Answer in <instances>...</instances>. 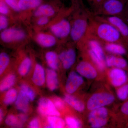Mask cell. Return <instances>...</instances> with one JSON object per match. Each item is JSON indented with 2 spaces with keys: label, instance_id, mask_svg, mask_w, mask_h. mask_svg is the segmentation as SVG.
<instances>
[{
  "label": "cell",
  "instance_id": "f35d334b",
  "mask_svg": "<svg viewBox=\"0 0 128 128\" xmlns=\"http://www.w3.org/2000/svg\"><path fill=\"white\" fill-rule=\"evenodd\" d=\"M54 104L57 109H62L64 107V102L59 98H56L54 100Z\"/></svg>",
  "mask_w": 128,
  "mask_h": 128
},
{
  "label": "cell",
  "instance_id": "9c48e42d",
  "mask_svg": "<svg viewBox=\"0 0 128 128\" xmlns=\"http://www.w3.org/2000/svg\"><path fill=\"white\" fill-rule=\"evenodd\" d=\"M38 111L44 116H59L60 113L52 101L48 98H41L38 103Z\"/></svg>",
  "mask_w": 128,
  "mask_h": 128
},
{
  "label": "cell",
  "instance_id": "f546056e",
  "mask_svg": "<svg viewBox=\"0 0 128 128\" xmlns=\"http://www.w3.org/2000/svg\"><path fill=\"white\" fill-rule=\"evenodd\" d=\"M118 98L121 100H125L128 98V80L125 84L120 86L117 92Z\"/></svg>",
  "mask_w": 128,
  "mask_h": 128
},
{
  "label": "cell",
  "instance_id": "8992f818",
  "mask_svg": "<svg viewBox=\"0 0 128 128\" xmlns=\"http://www.w3.org/2000/svg\"><path fill=\"white\" fill-rule=\"evenodd\" d=\"M88 116L92 128H99L105 126L107 122L108 112L105 108L102 107L91 110Z\"/></svg>",
  "mask_w": 128,
  "mask_h": 128
},
{
  "label": "cell",
  "instance_id": "484cf974",
  "mask_svg": "<svg viewBox=\"0 0 128 128\" xmlns=\"http://www.w3.org/2000/svg\"><path fill=\"white\" fill-rule=\"evenodd\" d=\"M88 54L92 62L96 65L98 68L101 71H103L106 64L105 61L101 59L90 50L88 49Z\"/></svg>",
  "mask_w": 128,
  "mask_h": 128
},
{
  "label": "cell",
  "instance_id": "e575fe53",
  "mask_svg": "<svg viewBox=\"0 0 128 128\" xmlns=\"http://www.w3.org/2000/svg\"><path fill=\"white\" fill-rule=\"evenodd\" d=\"M6 4L14 10L16 12L19 11V9L18 6V1L17 0H3Z\"/></svg>",
  "mask_w": 128,
  "mask_h": 128
},
{
  "label": "cell",
  "instance_id": "d590c367",
  "mask_svg": "<svg viewBox=\"0 0 128 128\" xmlns=\"http://www.w3.org/2000/svg\"><path fill=\"white\" fill-rule=\"evenodd\" d=\"M8 25V20L5 15L0 16V30H4L6 29Z\"/></svg>",
  "mask_w": 128,
  "mask_h": 128
},
{
  "label": "cell",
  "instance_id": "b9f144b4",
  "mask_svg": "<svg viewBox=\"0 0 128 128\" xmlns=\"http://www.w3.org/2000/svg\"><path fill=\"white\" fill-rule=\"evenodd\" d=\"M123 19L128 24V0L126 2V4H125V10H124V13Z\"/></svg>",
  "mask_w": 128,
  "mask_h": 128
},
{
  "label": "cell",
  "instance_id": "ffe728a7",
  "mask_svg": "<svg viewBox=\"0 0 128 128\" xmlns=\"http://www.w3.org/2000/svg\"><path fill=\"white\" fill-rule=\"evenodd\" d=\"M46 82L47 86L51 91L56 89L58 86V80L57 73L52 69H48L46 72Z\"/></svg>",
  "mask_w": 128,
  "mask_h": 128
},
{
  "label": "cell",
  "instance_id": "44dd1931",
  "mask_svg": "<svg viewBox=\"0 0 128 128\" xmlns=\"http://www.w3.org/2000/svg\"><path fill=\"white\" fill-rule=\"evenodd\" d=\"M42 0H18V7L22 10L37 8L42 4Z\"/></svg>",
  "mask_w": 128,
  "mask_h": 128
},
{
  "label": "cell",
  "instance_id": "7a4b0ae2",
  "mask_svg": "<svg viewBox=\"0 0 128 128\" xmlns=\"http://www.w3.org/2000/svg\"><path fill=\"white\" fill-rule=\"evenodd\" d=\"M94 16L90 9H88L74 20L71 25L70 34L72 41L78 42L83 38L87 32L90 20Z\"/></svg>",
  "mask_w": 128,
  "mask_h": 128
},
{
  "label": "cell",
  "instance_id": "5bb4252c",
  "mask_svg": "<svg viewBox=\"0 0 128 128\" xmlns=\"http://www.w3.org/2000/svg\"><path fill=\"white\" fill-rule=\"evenodd\" d=\"M105 63L109 67L122 69L127 68L128 66V62L125 59L113 55H108L105 58Z\"/></svg>",
  "mask_w": 128,
  "mask_h": 128
},
{
  "label": "cell",
  "instance_id": "ba28073f",
  "mask_svg": "<svg viewBox=\"0 0 128 128\" xmlns=\"http://www.w3.org/2000/svg\"><path fill=\"white\" fill-rule=\"evenodd\" d=\"M26 34L23 30L16 28H10L3 30L0 34L1 39L6 43L21 41L24 39Z\"/></svg>",
  "mask_w": 128,
  "mask_h": 128
},
{
  "label": "cell",
  "instance_id": "277c9868",
  "mask_svg": "<svg viewBox=\"0 0 128 128\" xmlns=\"http://www.w3.org/2000/svg\"><path fill=\"white\" fill-rule=\"evenodd\" d=\"M94 16L98 20L110 24L116 28L128 44V24L122 18L118 16Z\"/></svg>",
  "mask_w": 128,
  "mask_h": 128
},
{
  "label": "cell",
  "instance_id": "bcb514c9",
  "mask_svg": "<svg viewBox=\"0 0 128 128\" xmlns=\"http://www.w3.org/2000/svg\"></svg>",
  "mask_w": 128,
  "mask_h": 128
},
{
  "label": "cell",
  "instance_id": "60d3db41",
  "mask_svg": "<svg viewBox=\"0 0 128 128\" xmlns=\"http://www.w3.org/2000/svg\"><path fill=\"white\" fill-rule=\"evenodd\" d=\"M39 121L37 118H33L29 124V127L32 128H37L39 127Z\"/></svg>",
  "mask_w": 128,
  "mask_h": 128
},
{
  "label": "cell",
  "instance_id": "9a60e30c",
  "mask_svg": "<svg viewBox=\"0 0 128 128\" xmlns=\"http://www.w3.org/2000/svg\"><path fill=\"white\" fill-rule=\"evenodd\" d=\"M46 79V75L43 67L40 64H37L32 77L33 82L34 84L41 86L44 84Z\"/></svg>",
  "mask_w": 128,
  "mask_h": 128
},
{
  "label": "cell",
  "instance_id": "f6af8a7d",
  "mask_svg": "<svg viewBox=\"0 0 128 128\" xmlns=\"http://www.w3.org/2000/svg\"><path fill=\"white\" fill-rule=\"evenodd\" d=\"M120 0L122 1L123 2H126L128 0Z\"/></svg>",
  "mask_w": 128,
  "mask_h": 128
},
{
  "label": "cell",
  "instance_id": "d4e9b609",
  "mask_svg": "<svg viewBox=\"0 0 128 128\" xmlns=\"http://www.w3.org/2000/svg\"><path fill=\"white\" fill-rule=\"evenodd\" d=\"M57 116H49L48 121L49 124V128H63L65 122L63 119Z\"/></svg>",
  "mask_w": 128,
  "mask_h": 128
},
{
  "label": "cell",
  "instance_id": "8d00e7d4",
  "mask_svg": "<svg viewBox=\"0 0 128 128\" xmlns=\"http://www.w3.org/2000/svg\"><path fill=\"white\" fill-rule=\"evenodd\" d=\"M9 9L8 6L3 0H0V12L2 15H6L8 14Z\"/></svg>",
  "mask_w": 128,
  "mask_h": 128
},
{
  "label": "cell",
  "instance_id": "4fadbf2b",
  "mask_svg": "<svg viewBox=\"0 0 128 128\" xmlns=\"http://www.w3.org/2000/svg\"><path fill=\"white\" fill-rule=\"evenodd\" d=\"M58 58L62 62L64 68H70L75 62L76 54L73 48H70L60 54Z\"/></svg>",
  "mask_w": 128,
  "mask_h": 128
},
{
  "label": "cell",
  "instance_id": "cb8c5ba5",
  "mask_svg": "<svg viewBox=\"0 0 128 128\" xmlns=\"http://www.w3.org/2000/svg\"><path fill=\"white\" fill-rule=\"evenodd\" d=\"M46 62L50 68L57 70L58 68V56L55 52L49 51L45 55Z\"/></svg>",
  "mask_w": 128,
  "mask_h": 128
},
{
  "label": "cell",
  "instance_id": "7bdbcfd3",
  "mask_svg": "<svg viewBox=\"0 0 128 128\" xmlns=\"http://www.w3.org/2000/svg\"><path fill=\"white\" fill-rule=\"evenodd\" d=\"M18 117L20 121L23 124L27 120V116L26 114H19Z\"/></svg>",
  "mask_w": 128,
  "mask_h": 128
},
{
  "label": "cell",
  "instance_id": "e0dca14e",
  "mask_svg": "<svg viewBox=\"0 0 128 128\" xmlns=\"http://www.w3.org/2000/svg\"><path fill=\"white\" fill-rule=\"evenodd\" d=\"M104 44L105 50L114 54L124 55L127 54V48L123 44L118 43H107Z\"/></svg>",
  "mask_w": 128,
  "mask_h": 128
},
{
  "label": "cell",
  "instance_id": "3957f363",
  "mask_svg": "<svg viewBox=\"0 0 128 128\" xmlns=\"http://www.w3.org/2000/svg\"><path fill=\"white\" fill-rule=\"evenodd\" d=\"M125 4L120 0H106L92 13L95 16H118L123 19Z\"/></svg>",
  "mask_w": 128,
  "mask_h": 128
},
{
  "label": "cell",
  "instance_id": "7402d4cb",
  "mask_svg": "<svg viewBox=\"0 0 128 128\" xmlns=\"http://www.w3.org/2000/svg\"><path fill=\"white\" fill-rule=\"evenodd\" d=\"M64 99L66 103L78 112H82L84 110V103L73 96L66 94L65 96Z\"/></svg>",
  "mask_w": 128,
  "mask_h": 128
},
{
  "label": "cell",
  "instance_id": "d6986e66",
  "mask_svg": "<svg viewBox=\"0 0 128 128\" xmlns=\"http://www.w3.org/2000/svg\"><path fill=\"white\" fill-rule=\"evenodd\" d=\"M55 11L52 6L48 4H42L37 8L34 12V16L40 17L51 16L55 14Z\"/></svg>",
  "mask_w": 128,
  "mask_h": 128
},
{
  "label": "cell",
  "instance_id": "d6a6232c",
  "mask_svg": "<svg viewBox=\"0 0 128 128\" xmlns=\"http://www.w3.org/2000/svg\"><path fill=\"white\" fill-rule=\"evenodd\" d=\"M66 122L70 128H80L81 125L80 122L78 120L72 117H68L66 118Z\"/></svg>",
  "mask_w": 128,
  "mask_h": 128
},
{
  "label": "cell",
  "instance_id": "ac0fdd59",
  "mask_svg": "<svg viewBox=\"0 0 128 128\" xmlns=\"http://www.w3.org/2000/svg\"><path fill=\"white\" fill-rule=\"evenodd\" d=\"M29 98L26 94L21 90L18 95L15 105L18 110L24 113L28 110L29 106Z\"/></svg>",
  "mask_w": 128,
  "mask_h": 128
},
{
  "label": "cell",
  "instance_id": "4dcf8cb0",
  "mask_svg": "<svg viewBox=\"0 0 128 128\" xmlns=\"http://www.w3.org/2000/svg\"><path fill=\"white\" fill-rule=\"evenodd\" d=\"M10 62V57L6 53L2 52L0 54V74L1 75L7 68Z\"/></svg>",
  "mask_w": 128,
  "mask_h": 128
},
{
  "label": "cell",
  "instance_id": "2e32d148",
  "mask_svg": "<svg viewBox=\"0 0 128 128\" xmlns=\"http://www.w3.org/2000/svg\"><path fill=\"white\" fill-rule=\"evenodd\" d=\"M36 41L40 46L46 48L52 47L56 43L55 36L44 33H40L37 35Z\"/></svg>",
  "mask_w": 128,
  "mask_h": 128
},
{
  "label": "cell",
  "instance_id": "ab89813d",
  "mask_svg": "<svg viewBox=\"0 0 128 128\" xmlns=\"http://www.w3.org/2000/svg\"><path fill=\"white\" fill-rule=\"evenodd\" d=\"M37 21V24L40 26L46 25L49 22V19L48 17L41 16L39 17Z\"/></svg>",
  "mask_w": 128,
  "mask_h": 128
},
{
  "label": "cell",
  "instance_id": "1f68e13d",
  "mask_svg": "<svg viewBox=\"0 0 128 128\" xmlns=\"http://www.w3.org/2000/svg\"><path fill=\"white\" fill-rule=\"evenodd\" d=\"M21 90L26 94L30 101L34 100L35 95L34 91L30 87L26 84H22L20 86Z\"/></svg>",
  "mask_w": 128,
  "mask_h": 128
},
{
  "label": "cell",
  "instance_id": "4316f807",
  "mask_svg": "<svg viewBox=\"0 0 128 128\" xmlns=\"http://www.w3.org/2000/svg\"><path fill=\"white\" fill-rule=\"evenodd\" d=\"M32 64V60L30 58H25L18 67V72L20 75L23 76L26 75L30 70Z\"/></svg>",
  "mask_w": 128,
  "mask_h": 128
},
{
  "label": "cell",
  "instance_id": "603a6c76",
  "mask_svg": "<svg viewBox=\"0 0 128 128\" xmlns=\"http://www.w3.org/2000/svg\"><path fill=\"white\" fill-rule=\"evenodd\" d=\"M16 78L15 75L12 74L7 76L1 82L0 90L4 92L9 90L13 86L16 82Z\"/></svg>",
  "mask_w": 128,
  "mask_h": 128
},
{
  "label": "cell",
  "instance_id": "74e56055",
  "mask_svg": "<svg viewBox=\"0 0 128 128\" xmlns=\"http://www.w3.org/2000/svg\"><path fill=\"white\" fill-rule=\"evenodd\" d=\"M120 110L121 113L128 121V100L122 104Z\"/></svg>",
  "mask_w": 128,
  "mask_h": 128
},
{
  "label": "cell",
  "instance_id": "8fae6325",
  "mask_svg": "<svg viewBox=\"0 0 128 128\" xmlns=\"http://www.w3.org/2000/svg\"><path fill=\"white\" fill-rule=\"evenodd\" d=\"M109 77L112 84L115 87H120L125 84L128 80V76L123 69L114 68L110 70Z\"/></svg>",
  "mask_w": 128,
  "mask_h": 128
},
{
  "label": "cell",
  "instance_id": "7c38bea8",
  "mask_svg": "<svg viewBox=\"0 0 128 128\" xmlns=\"http://www.w3.org/2000/svg\"><path fill=\"white\" fill-rule=\"evenodd\" d=\"M76 70L80 75L88 79H94L97 76L96 69L91 64L87 61L80 62L77 65Z\"/></svg>",
  "mask_w": 128,
  "mask_h": 128
},
{
  "label": "cell",
  "instance_id": "ee69618b",
  "mask_svg": "<svg viewBox=\"0 0 128 128\" xmlns=\"http://www.w3.org/2000/svg\"><path fill=\"white\" fill-rule=\"evenodd\" d=\"M4 117V114L2 112V109L0 110V121H1L2 120Z\"/></svg>",
  "mask_w": 128,
  "mask_h": 128
},
{
  "label": "cell",
  "instance_id": "f1b7e54d",
  "mask_svg": "<svg viewBox=\"0 0 128 128\" xmlns=\"http://www.w3.org/2000/svg\"><path fill=\"white\" fill-rule=\"evenodd\" d=\"M5 122L8 126L12 127H22L23 124L19 120L18 117L12 114L8 115L6 117Z\"/></svg>",
  "mask_w": 128,
  "mask_h": 128
},
{
  "label": "cell",
  "instance_id": "5b68a950",
  "mask_svg": "<svg viewBox=\"0 0 128 128\" xmlns=\"http://www.w3.org/2000/svg\"><path fill=\"white\" fill-rule=\"evenodd\" d=\"M114 97L113 95L106 93L100 92L92 95L89 98L87 103L88 108L92 110L109 105L114 102Z\"/></svg>",
  "mask_w": 128,
  "mask_h": 128
},
{
  "label": "cell",
  "instance_id": "83f0119b",
  "mask_svg": "<svg viewBox=\"0 0 128 128\" xmlns=\"http://www.w3.org/2000/svg\"><path fill=\"white\" fill-rule=\"evenodd\" d=\"M17 96V92L16 89L12 88L9 89L4 98V104L6 105L11 104L16 101Z\"/></svg>",
  "mask_w": 128,
  "mask_h": 128
},
{
  "label": "cell",
  "instance_id": "30bf717a",
  "mask_svg": "<svg viewBox=\"0 0 128 128\" xmlns=\"http://www.w3.org/2000/svg\"><path fill=\"white\" fill-rule=\"evenodd\" d=\"M84 80L81 76L75 72H70L68 76L66 84V91L72 94L82 84Z\"/></svg>",
  "mask_w": 128,
  "mask_h": 128
},
{
  "label": "cell",
  "instance_id": "52a82bcc",
  "mask_svg": "<svg viewBox=\"0 0 128 128\" xmlns=\"http://www.w3.org/2000/svg\"><path fill=\"white\" fill-rule=\"evenodd\" d=\"M71 24L70 21L66 18L60 20L51 26L50 30L55 36L58 38H64L70 34Z\"/></svg>",
  "mask_w": 128,
  "mask_h": 128
},
{
  "label": "cell",
  "instance_id": "6da1fadb",
  "mask_svg": "<svg viewBox=\"0 0 128 128\" xmlns=\"http://www.w3.org/2000/svg\"><path fill=\"white\" fill-rule=\"evenodd\" d=\"M85 36L97 40L102 44L118 43L127 48L128 47V44L116 28L110 24L98 20L94 16L90 20Z\"/></svg>",
  "mask_w": 128,
  "mask_h": 128
},
{
  "label": "cell",
  "instance_id": "836d02e7",
  "mask_svg": "<svg viewBox=\"0 0 128 128\" xmlns=\"http://www.w3.org/2000/svg\"><path fill=\"white\" fill-rule=\"evenodd\" d=\"M93 12L106 0H86Z\"/></svg>",
  "mask_w": 128,
  "mask_h": 128
}]
</instances>
